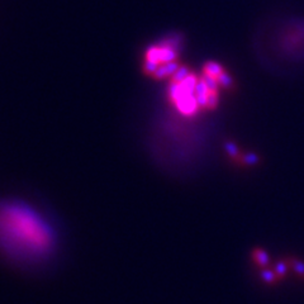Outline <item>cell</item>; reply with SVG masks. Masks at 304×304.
I'll use <instances>...</instances> for the list:
<instances>
[{
	"instance_id": "cell-3",
	"label": "cell",
	"mask_w": 304,
	"mask_h": 304,
	"mask_svg": "<svg viewBox=\"0 0 304 304\" xmlns=\"http://www.w3.org/2000/svg\"><path fill=\"white\" fill-rule=\"evenodd\" d=\"M223 73L224 71L223 69H222V66L219 64H217V62H208V64H205L204 75L213 79V80H215L217 83H218V79L221 78V75Z\"/></svg>"
},
{
	"instance_id": "cell-1",
	"label": "cell",
	"mask_w": 304,
	"mask_h": 304,
	"mask_svg": "<svg viewBox=\"0 0 304 304\" xmlns=\"http://www.w3.org/2000/svg\"><path fill=\"white\" fill-rule=\"evenodd\" d=\"M55 245L45 219L23 203H0V247L18 258H42Z\"/></svg>"
},
{
	"instance_id": "cell-2",
	"label": "cell",
	"mask_w": 304,
	"mask_h": 304,
	"mask_svg": "<svg viewBox=\"0 0 304 304\" xmlns=\"http://www.w3.org/2000/svg\"><path fill=\"white\" fill-rule=\"evenodd\" d=\"M252 260L255 261V264L261 267L262 270L267 269L270 265L269 255H267L266 251H264L262 248H255V250L252 251Z\"/></svg>"
},
{
	"instance_id": "cell-6",
	"label": "cell",
	"mask_w": 304,
	"mask_h": 304,
	"mask_svg": "<svg viewBox=\"0 0 304 304\" xmlns=\"http://www.w3.org/2000/svg\"><path fill=\"white\" fill-rule=\"evenodd\" d=\"M288 264H289V267H291V269H293L296 274L304 277V264L303 262L299 261V260H295V258H291V260H289L288 261Z\"/></svg>"
},
{
	"instance_id": "cell-4",
	"label": "cell",
	"mask_w": 304,
	"mask_h": 304,
	"mask_svg": "<svg viewBox=\"0 0 304 304\" xmlns=\"http://www.w3.org/2000/svg\"><path fill=\"white\" fill-rule=\"evenodd\" d=\"M261 277L266 284H275L277 283V281H280V279L277 277V275L275 274L274 270L264 269L261 271Z\"/></svg>"
},
{
	"instance_id": "cell-5",
	"label": "cell",
	"mask_w": 304,
	"mask_h": 304,
	"mask_svg": "<svg viewBox=\"0 0 304 304\" xmlns=\"http://www.w3.org/2000/svg\"><path fill=\"white\" fill-rule=\"evenodd\" d=\"M288 269H289L288 261H279L277 264H275L274 269L272 270H274L275 274L277 275V277L281 280L284 276H285L286 272H288Z\"/></svg>"
}]
</instances>
